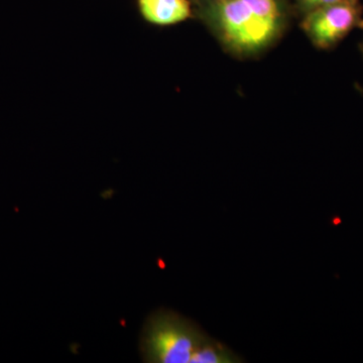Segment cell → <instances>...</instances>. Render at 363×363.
<instances>
[{"instance_id":"2","label":"cell","mask_w":363,"mask_h":363,"mask_svg":"<svg viewBox=\"0 0 363 363\" xmlns=\"http://www.w3.org/2000/svg\"><path fill=\"white\" fill-rule=\"evenodd\" d=\"M213 340L192 320L172 310L160 309L145 320L140 352L147 363H200Z\"/></svg>"},{"instance_id":"5","label":"cell","mask_w":363,"mask_h":363,"mask_svg":"<svg viewBox=\"0 0 363 363\" xmlns=\"http://www.w3.org/2000/svg\"><path fill=\"white\" fill-rule=\"evenodd\" d=\"M300 4L307 9L308 11L328 4H335V2L343 1V0H298Z\"/></svg>"},{"instance_id":"4","label":"cell","mask_w":363,"mask_h":363,"mask_svg":"<svg viewBox=\"0 0 363 363\" xmlns=\"http://www.w3.org/2000/svg\"><path fill=\"white\" fill-rule=\"evenodd\" d=\"M143 18L156 26H172L191 16L189 0H138Z\"/></svg>"},{"instance_id":"1","label":"cell","mask_w":363,"mask_h":363,"mask_svg":"<svg viewBox=\"0 0 363 363\" xmlns=\"http://www.w3.org/2000/svg\"><path fill=\"white\" fill-rule=\"evenodd\" d=\"M210 13L222 40L241 55L266 49L281 33V0H210Z\"/></svg>"},{"instance_id":"3","label":"cell","mask_w":363,"mask_h":363,"mask_svg":"<svg viewBox=\"0 0 363 363\" xmlns=\"http://www.w3.org/2000/svg\"><path fill=\"white\" fill-rule=\"evenodd\" d=\"M360 26H363L362 11L358 0L317 7L308 13L302 23L313 45L322 50L335 47Z\"/></svg>"},{"instance_id":"6","label":"cell","mask_w":363,"mask_h":363,"mask_svg":"<svg viewBox=\"0 0 363 363\" xmlns=\"http://www.w3.org/2000/svg\"><path fill=\"white\" fill-rule=\"evenodd\" d=\"M362 52H363V42H362Z\"/></svg>"}]
</instances>
